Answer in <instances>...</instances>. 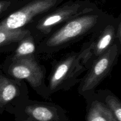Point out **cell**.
Masks as SVG:
<instances>
[{
  "instance_id": "obj_1",
  "label": "cell",
  "mask_w": 121,
  "mask_h": 121,
  "mask_svg": "<svg viewBox=\"0 0 121 121\" xmlns=\"http://www.w3.org/2000/svg\"><path fill=\"white\" fill-rule=\"evenodd\" d=\"M113 18L96 8L61 25L37 45V54L52 55L98 32Z\"/></svg>"
},
{
  "instance_id": "obj_2",
  "label": "cell",
  "mask_w": 121,
  "mask_h": 121,
  "mask_svg": "<svg viewBox=\"0 0 121 121\" xmlns=\"http://www.w3.org/2000/svg\"><path fill=\"white\" fill-rule=\"evenodd\" d=\"M98 8L95 4L89 0H70L37 18L25 28L29 31L38 45L54 30L69 20Z\"/></svg>"
},
{
  "instance_id": "obj_3",
  "label": "cell",
  "mask_w": 121,
  "mask_h": 121,
  "mask_svg": "<svg viewBox=\"0 0 121 121\" xmlns=\"http://www.w3.org/2000/svg\"><path fill=\"white\" fill-rule=\"evenodd\" d=\"M0 68L7 76L24 81L42 98L50 99L46 83V68L39 62L37 56L13 60L5 59Z\"/></svg>"
},
{
  "instance_id": "obj_4",
  "label": "cell",
  "mask_w": 121,
  "mask_h": 121,
  "mask_svg": "<svg viewBox=\"0 0 121 121\" xmlns=\"http://www.w3.org/2000/svg\"><path fill=\"white\" fill-rule=\"evenodd\" d=\"M86 71L81 62L79 51L69 52L54 60L47 84L49 94L51 96L58 91L70 90L80 83L79 77Z\"/></svg>"
},
{
  "instance_id": "obj_5",
  "label": "cell",
  "mask_w": 121,
  "mask_h": 121,
  "mask_svg": "<svg viewBox=\"0 0 121 121\" xmlns=\"http://www.w3.org/2000/svg\"><path fill=\"white\" fill-rule=\"evenodd\" d=\"M119 44L116 40L113 45L88 68L86 74L81 78L78 87V93L85 102L89 101L96 92V88L110 74L118 61Z\"/></svg>"
},
{
  "instance_id": "obj_6",
  "label": "cell",
  "mask_w": 121,
  "mask_h": 121,
  "mask_svg": "<svg viewBox=\"0 0 121 121\" xmlns=\"http://www.w3.org/2000/svg\"><path fill=\"white\" fill-rule=\"evenodd\" d=\"M65 0H28L17 9L0 20V30L25 28L37 18L48 13Z\"/></svg>"
},
{
  "instance_id": "obj_7",
  "label": "cell",
  "mask_w": 121,
  "mask_h": 121,
  "mask_svg": "<svg viewBox=\"0 0 121 121\" xmlns=\"http://www.w3.org/2000/svg\"><path fill=\"white\" fill-rule=\"evenodd\" d=\"M117 26L118 20L113 18L83 44L79 52L82 63L87 70L113 45L117 40Z\"/></svg>"
},
{
  "instance_id": "obj_8",
  "label": "cell",
  "mask_w": 121,
  "mask_h": 121,
  "mask_svg": "<svg viewBox=\"0 0 121 121\" xmlns=\"http://www.w3.org/2000/svg\"><path fill=\"white\" fill-rule=\"evenodd\" d=\"M15 121H70L66 109L53 102L28 99L13 112Z\"/></svg>"
},
{
  "instance_id": "obj_9",
  "label": "cell",
  "mask_w": 121,
  "mask_h": 121,
  "mask_svg": "<svg viewBox=\"0 0 121 121\" xmlns=\"http://www.w3.org/2000/svg\"><path fill=\"white\" fill-rule=\"evenodd\" d=\"M30 99L27 84L7 76L0 68V115H13L14 110Z\"/></svg>"
},
{
  "instance_id": "obj_10",
  "label": "cell",
  "mask_w": 121,
  "mask_h": 121,
  "mask_svg": "<svg viewBox=\"0 0 121 121\" xmlns=\"http://www.w3.org/2000/svg\"><path fill=\"white\" fill-rule=\"evenodd\" d=\"M86 103L85 121H118L111 109L95 96Z\"/></svg>"
},
{
  "instance_id": "obj_11",
  "label": "cell",
  "mask_w": 121,
  "mask_h": 121,
  "mask_svg": "<svg viewBox=\"0 0 121 121\" xmlns=\"http://www.w3.org/2000/svg\"><path fill=\"white\" fill-rule=\"evenodd\" d=\"M37 55V44L30 33L19 41L16 47L5 59L13 60Z\"/></svg>"
},
{
  "instance_id": "obj_12",
  "label": "cell",
  "mask_w": 121,
  "mask_h": 121,
  "mask_svg": "<svg viewBox=\"0 0 121 121\" xmlns=\"http://www.w3.org/2000/svg\"><path fill=\"white\" fill-rule=\"evenodd\" d=\"M30 33L26 28L15 30H0V55L13 52L19 41Z\"/></svg>"
},
{
  "instance_id": "obj_13",
  "label": "cell",
  "mask_w": 121,
  "mask_h": 121,
  "mask_svg": "<svg viewBox=\"0 0 121 121\" xmlns=\"http://www.w3.org/2000/svg\"><path fill=\"white\" fill-rule=\"evenodd\" d=\"M93 96L104 102L111 110L118 121H121V101L109 90L96 91Z\"/></svg>"
},
{
  "instance_id": "obj_14",
  "label": "cell",
  "mask_w": 121,
  "mask_h": 121,
  "mask_svg": "<svg viewBox=\"0 0 121 121\" xmlns=\"http://www.w3.org/2000/svg\"><path fill=\"white\" fill-rule=\"evenodd\" d=\"M28 0H0V20L10 14Z\"/></svg>"
},
{
  "instance_id": "obj_15",
  "label": "cell",
  "mask_w": 121,
  "mask_h": 121,
  "mask_svg": "<svg viewBox=\"0 0 121 121\" xmlns=\"http://www.w3.org/2000/svg\"><path fill=\"white\" fill-rule=\"evenodd\" d=\"M117 39L119 44V53L121 56V16L118 19V26H117Z\"/></svg>"
},
{
  "instance_id": "obj_16",
  "label": "cell",
  "mask_w": 121,
  "mask_h": 121,
  "mask_svg": "<svg viewBox=\"0 0 121 121\" xmlns=\"http://www.w3.org/2000/svg\"><path fill=\"white\" fill-rule=\"evenodd\" d=\"M31 121L30 119H22V120H20V121Z\"/></svg>"
}]
</instances>
